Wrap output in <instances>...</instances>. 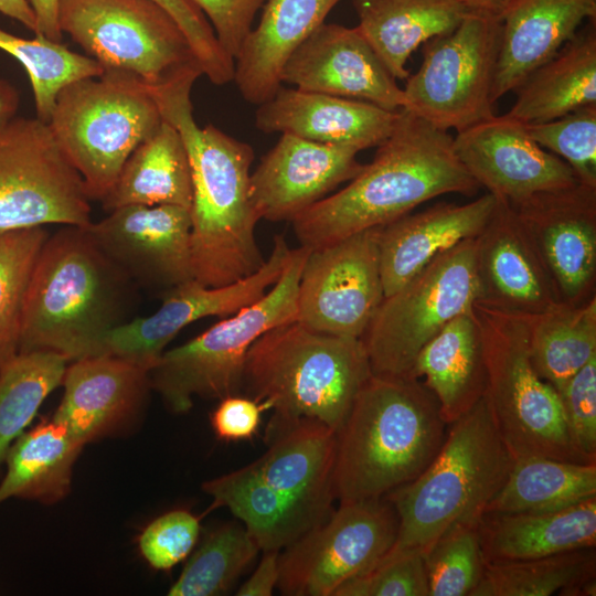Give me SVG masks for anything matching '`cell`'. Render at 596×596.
Here are the masks:
<instances>
[{
	"label": "cell",
	"instance_id": "cell-47",
	"mask_svg": "<svg viewBox=\"0 0 596 596\" xmlns=\"http://www.w3.org/2000/svg\"><path fill=\"white\" fill-rule=\"evenodd\" d=\"M163 8L185 34L205 75L214 85L233 81L234 60L223 50L213 28L192 0H153Z\"/></svg>",
	"mask_w": 596,
	"mask_h": 596
},
{
	"label": "cell",
	"instance_id": "cell-24",
	"mask_svg": "<svg viewBox=\"0 0 596 596\" xmlns=\"http://www.w3.org/2000/svg\"><path fill=\"white\" fill-rule=\"evenodd\" d=\"M398 114L363 100L280 86L258 105L255 126L267 134H289L361 151L383 143Z\"/></svg>",
	"mask_w": 596,
	"mask_h": 596
},
{
	"label": "cell",
	"instance_id": "cell-26",
	"mask_svg": "<svg viewBox=\"0 0 596 596\" xmlns=\"http://www.w3.org/2000/svg\"><path fill=\"white\" fill-rule=\"evenodd\" d=\"M497 202V198L488 192L465 204L439 202L381 226L379 256L384 297L397 290L439 254L465 240L476 238L491 217Z\"/></svg>",
	"mask_w": 596,
	"mask_h": 596
},
{
	"label": "cell",
	"instance_id": "cell-1",
	"mask_svg": "<svg viewBox=\"0 0 596 596\" xmlns=\"http://www.w3.org/2000/svg\"><path fill=\"white\" fill-rule=\"evenodd\" d=\"M200 70L148 88L162 118L180 134L192 177L191 256L193 277L219 287L237 281L265 262L255 228L259 221L251 200L253 148L213 125L200 127L191 89Z\"/></svg>",
	"mask_w": 596,
	"mask_h": 596
},
{
	"label": "cell",
	"instance_id": "cell-28",
	"mask_svg": "<svg viewBox=\"0 0 596 596\" xmlns=\"http://www.w3.org/2000/svg\"><path fill=\"white\" fill-rule=\"evenodd\" d=\"M341 0H266L260 20L234 60L242 97L255 105L272 98L294 52L320 26Z\"/></svg>",
	"mask_w": 596,
	"mask_h": 596
},
{
	"label": "cell",
	"instance_id": "cell-43",
	"mask_svg": "<svg viewBox=\"0 0 596 596\" xmlns=\"http://www.w3.org/2000/svg\"><path fill=\"white\" fill-rule=\"evenodd\" d=\"M479 521L454 525L423 554L428 596L471 595L486 566Z\"/></svg>",
	"mask_w": 596,
	"mask_h": 596
},
{
	"label": "cell",
	"instance_id": "cell-6",
	"mask_svg": "<svg viewBox=\"0 0 596 596\" xmlns=\"http://www.w3.org/2000/svg\"><path fill=\"white\" fill-rule=\"evenodd\" d=\"M513 460L482 397L450 424L428 467L385 496L398 518L392 547L423 555L454 525L479 520L505 481Z\"/></svg>",
	"mask_w": 596,
	"mask_h": 596
},
{
	"label": "cell",
	"instance_id": "cell-37",
	"mask_svg": "<svg viewBox=\"0 0 596 596\" xmlns=\"http://www.w3.org/2000/svg\"><path fill=\"white\" fill-rule=\"evenodd\" d=\"M528 329L531 362L557 392L596 356V297L579 306L521 315Z\"/></svg>",
	"mask_w": 596,
	"mask_h": 596
},
{
	"label": "cell",
	"instance_id": "cell-12",
	"mask_svg": "<svg viewBox=\"0 0 596 596\" xmlns=\"http://www.w3.org/2000/svg\"><path fill=\"white\" fill-rule=\"evenodd\" d=\"M500 44V19L468 11L453 31L422 45L421 67L403 89L404 109L457 132L496 115L491 94Z\"/></svg>",
	"mask_w": 596,
	"mask_h": 596
},
{
	"label": "cell",
	"instance_id": "cell-33",
	"mask_svg": "<svg viewBox=\"0 0 596 596\" xmlns=\"http://www.w3.org/2000/svg\"><path fill=\"white\" fill-rule=\"evenodd\" d=\"M85 445L64 425L43 419L23 432L4 458L0 503L11 498L52 504L71 489L73 466Z\"/></svg>",
	"mask_w": 596,
	"mask_h": 596
},
{
	"label": "cell",
	"instance_id": "cell-35",
	"mask_svg": "<svg viewBox=\"0 0 596 596\" xmlns=\"http://www.w3.org/2000/svg\"><path fill=\"white\" fill-rule=\"evenodd\" d=\"M213 507H225L244 523L259 550L280 551L319 524L275 491L247 465L202 483Z\"/></svg>",
	"mask_w": 596,
	"mask_h": 596
},
{
	"label": "cell",
	"instance_id": "cell-48",
	"mask_svg": "<svg viewBox=\"0 0 596 596\" xmlns=\"http://www.w3.org/2000/svg\"><path fill=\"white\" fill-rule=\"evenodd\" d=\"M557 394L574 447L596 461V356L568 379Z\"/></svg>",
	"mask_w": 596,
	"mask_h": 596
},
{
	"label": "cell",
	"instance_id": "cell-17",
	"mask_svg": "<svg viewBox=\"0 0 596 596\" xmlns=\"http://www.w3.org/2000/svg\"><path fill=\"white\" fill-rule=\"evenodd\" d=\"M510 205L560 302L579 306L595 298L596 187L578 182Z\"/></svg>",
	"mask_w": 596,
	"mask_h": 596
},
{
	"label": "cell",
	"instance_id": "cell-22",
	"mask_svg": "<svg viewBox=\"0 0 596 596\" xmlns=\"http://www.w3.org/2000/svg\"><path fill=\"white\" fill-rule=\"evenodd\" d=\"M61 385L64 393L52 419L84 445L126 429L151 390L148 370L110 355L71 362Z\"/></svg>",
	"mask_w": 596,
	"mask_h": 596
},
{
	"label": "cell",
	"instance_id": "cell-3",
	"mask_svg": "<svg viewBox=\"0 0 596 596\" xmlns=\"http://www.w3.org/2000/svg\"><path fill=\"white\" fill-rule=\"evenodd\" d=\"M137 300V285L86 227L61 226L36 259L19 352H52L68 362L100 355L104 338L132 319Z\"/></svg>",
	"mask_w": 596,
	"mask_h": 596
},
{
	"label": "cell",
	"instance_id": "cell-39",
	"mask_svg": "<svg viewBox=\"0 0 596 596\" xmlns=\"http://www.w3.org/2000/svg\"><path fill=\"white\" fill-rule=\"evenodd\" d=\"M68 361L44 351L18 352L0 365V466L44 400L62 384Z\"/></svg>",
	"mask_w": 596,
	"mask_h": 596
},
{
	"label": "cell",
	"instance_id": "cell-31",
	"mask_svg": "<svg viewBox=\"0 0 596 596\" xmlns=\"http://www.w3.org/2000/svg\"><path fill=\"white\" fill-rule=\"evenodd\" d=\"M508 115L540 124L596 105V24L588 23L514 89Z\"/></svg>",
	"mask_w": 596,
	"mask_h": 596
},
{
	"label": "cell",
	"instance_id": "cell-25",
	"mask_svg": "<svg viewBox=\"0 0 596 596\" xmlns=\"http://www.w3.org/2000/svg\"><path fill=\"white\" fill-rule=\"evenodd\" d=\"M268 449L252 468L275 491L317 522L331 513L337 433L321 422L299 418L267 425Z\"/></svg>",
	"mask_w": 596,
	"mask_h": 596
},
{
	"label": "cell",
	"instance_id": "cell-18",
	"mask_svg": "<svg viewBox=\"0 0 596 596\" xmlns=\"http://www.w3.org/2000/svg\"><path fill=\"white\" fill-rule=\"evenodd\" d=\"M85 227L138 288L162 292L194 278L191 216L185 207L129 204Z\"/></svg>",
	"mask_w": 596,
	"mask_h": 596
},
{
	"label": "cell",
	"instance_id": "cell-29",
	"mask_svg": "<svg viewBox=\"0 0 596 596\" xmlns=\"http://www.w3.org/2000/svg\"><path fill=\"white\" fill-rule=\"evenodd\" d=\"M479 534L486 563L595 547L596 497L557 511L485 513Z\"/></svg>",
	"mask_w": 596,
	"mask_h": 596
},
{
	"label": "cell",
	"instance_id": "cell-9",
	"mask_svg": "<svg viewBox=\"0 0 596 596\" xmlns=\"http://www.w3.org/2000/svg\"><path fill=\"white\" fill-rule=\"evenodd\" d=\"M162 120L148 88L87 77L58 93L49 126L88 199L102 202L126 160Z\"/></svg>",
	"mask_w": 596,
	"mask_h": 596
},
{
	"label": "cell",
	"instance_id": "cell-36",
	"mask_svg": "<svg viewBox=\"0 0 596 596\" xmlns=\"http://www.w3.org/2000/svg\"><path fill=\"white\" fill-rule=\"evenodd\" d=\"M594 497L596 462L526 456L513 460L505 481L485 513L557 511Z\"/></svg>",
	"mask_w": 596,
	"mask_h": 596
},
{
	"label": "cell",
	"instance_id": "cell-30",
	"mask_svg": "<svg viewBox=\"0 0 596 596\" xmlns=\"http://www.w3.org/2000/svg\"><path fill=\"white\" fill-rule=\"evenodd\" d=\"M412 377L436 397L441 416L450 425L485 395L487 372L479 322L471 310L453 319L417 354Z\"/></svg>",
	"mask_w": 596,
	"mask_h": 596
},
{
	"label": "cell",
	"instance_id": "cell-27",
	"mask_svg": "<svg viewBox=\"0 0 596 596\" xmlns=\"http://www.w3.org/2000/svg\"><path fill=\"white\" fill-rule=\"evenodd\" d=\"M595 18L596 0H512L500 18L492 102L514 92L577 33L584 21Z\"/></svg>",
	"mask_w": 596,
	"mask_h": 596
},
{
	"label": "cell",
	"instance_id": "cell-51",
	"mask_svg": "<svg viewBox=\"0 0 596 596\" xmlns=\"http://www.w3.org/2000/svg\"><path fill=\"white\" fill-rule=\"evenodd\" d=\"M279 552L265 551L254 573L236 592L238 596H270L279 579Z\"/></svg>",
	"mask_w": 596,
	"mask_h": 596
},
{
	"label": "cell",
	"instance_id": "cell-8",
	"mask_svg": "<svg viewBox=\"0 0 596 596\" xmlns=\"http://www.w3.org/2000/svg\"><path fill=\"white\" fill-rule=\"evenodd\" d=\"M310 248L290 249L278 280L256 301L185 343L164 351L149 371L151 390L167 407L187 413L195 396L223 398L242 392L245 359L266 331L296 320L301 273Z\"/></svg>",
	"mask_w": 596,
	"mask_h": 596
},
{
	"label": "cell",
	"instance_id": "cell-2",
	"mask_svg": "<svg viewBox=\"0 0 596 596\" xmlns=\"http://www.w3.org/2000/svg\"><path fill=\"white\" fill-rule=\"evenodd\" d=\"M479 184L457 158L453 137L401 109L394 130L373 160L343 189L292 221L300 246L317 248L384 226L436 196L475 194Z\"/></svg>",
	"mask_w": 596,
	"mask_h": 596
},
{
	"label": "cell",
	"instance_id": "cell-44",
	"mask_svg": "<svg viewBox=\"0 0 596 596\" xmlns=\"http://www.w3.org/2000/svg\"><path fill=\"white\" fill-rule=\"evenodd\" d=\"M526 127L538 145L573 169L578 182L596 187V105Z\"/></svg>",
	"mask_w": 596,
	"mask_h": 596
},
{
	"label": "cell",
	"instance_id": "cell-23",
	"mask_svg": "<svg viewBox=\"0 0 596 596\" xmlns=\"http://www.w3.org/2000/svg\"><path fill=\"white\" fill-rule=\"evenodd\" d=\"M497 200L476 237L478 300L520 315L549 310L561 304L555 288L512 206Z\"/></svg>",
	"mask_w": 596,
	"mask_h": 596
},
{
	"label": "cell",
	"instance_id": "cell-5",
	"mask_svg": "<svg viewBox=\"0 0 596 596\" xmlns=\"http://www.w3.org/2000/svg\"><path fill=\"white\" fill-rule=\"evenodd\" d=\"M372 374L361 339L294 320L266 331L251 347L242 390L270 405L268 425L310 418L338 433Z\"/></svg>",
	"mask_w": 596,
	"mask_h": 596
},
{
	"label": "cell",
	"instance_id": "cell-15",
	"mask_svg": "<svg viewBox=\"0 0 596 596\" xmlns=\"http://www.w3.org/2000/svg\"><path fill=\"white\" fill-rule=\"evenodd\" d=\"M380 227L310 248L297 295L296 320L339 337L363 336L384 298Z\"/></svg>",
	"mask_w": 596,
	"mask_h": 596
},
{
	"label": "cell",
	"instance_id": "cell-42",
	"mask_svg": "<svg viewBox=\"0 0 596 596\" xmlns=\"http://www.w3.org/2000/svg\"><path fill=\"white\" fill-rule=\"evenodd\" d=\"M49 235L43 226L0 233V365L19 352L29 285Z\"/></svg>",
	"mask_w": 596,
	"mask_h": 596
},
{
	"label": "cell",
	"instance_id": "cell-46",
	"mask_svg": "<svg viewBox=\"0 0 596 596\" xmlns=\"http://www.w3.org/2000/svg\"><path fill=\"white\" fill-rule=\"evenodd\" d=\"M200 531L199 517L185 509L171 510L142 529L138 549L152 568L169 571L189 556Z\"/></svg>",
	"mask_w": 596,
	"mask_h": 596
},
{
	"label": "cell",
	"instance_id": "cell-11",
	"mask_svg": "<svg viewBox=\"0 0 596 596\" xmlns=\"http://www.w3.org/2000/svg\"><path fill=\"white\" fill-rule=\"evenodd\" d=\"M479 298L476 238H469L383 298L361 337L372 373L411 376L419 351Z\"/></svg>",
	"mask_w": 596,
	"mask_h": 596
},
{
	"label": "cell",
	"instance_id": "cell-13",
	"mask_svg": "<svg viewBox=\"0 0 596 596\" xmlns=\"http://www.w3.org/2000/svg\"><path fill=\"white\" fill-rule=\"evenodd\" d=\"M89 201L49 124L13 118L0 131V233L52 224L85 227L92 223Z\"/></svg>",
	"mask_w": 596,
	"mask_h": 596
},
{
	"label": "cell",
	"instance_id": "cell-20",
	"mask_svg": "<svg viewBox=\"0 0 596 596\" xmlns=\"http://www.w3.org/2000/svg\"><path fill=\"white\" fill-rule=\"evenodd\" d=\"M281 82L393 111L406 105L403 88L356 26L323 22L287 61Z\"/></svg>",
	"mask_w": 596,
	"mask_h": 596
},
{
	"label": "cell",
	"instance_id": "cell-21",
	"mask_svg": "<svg viewBox=\"0 0 596 596\" xmlns=\"http://www.w3.org/2000/svg\"><path fill=\"white\" fill-rule=\"evenodd\" d=\"M359 152L281 134L251 173V200L259 220L291 222L362 170Z\"/></svg>",
	"mask_w": 596,
	"mask_h": 596
},
{
	"label": "cell",
	"instance_id": "cell-45",
	"mask_svg": "<svg viewBox=\"0 0 596 596\" xmlns=\"http://www.w3.org/2000/svg\"><path fill=\"white\" fill-rule=\"evenodd\" d=\"M334 596H428L423 555L391 547L369 570L341 585Z\"/></svg>",
	"mask_w": 596,
	"mask_h": 596
},
{
	"label": "cell",
	"instance_id": "cell-14",
	"mask_svg": "<svg viewBox=\"0 0 596 596\" xmlns=\"http://www.w3.org/2000/svg\"><path fill=\"white\" fill-rule=\"evenodd\" d=\"M397 531L396 511L385 497L340 502L279 552L277 588L287 596H334L394 545Z\"/></svg>",
	"mask_w": 596,
	"mask_h": 596
},
{
	"label": "cell",
	"instance_id": "cell-49",
	"mask_svg": "<svg viewBox=\"0 0 596 596\" xmlns=\"http://www.w3.org/2000/svg\"><path fill=\"white\" fill-rule=\"evenodd\" d=\"M209 20L219 43L233 58L266 0H192Z\"/></svg>",
	"mask_w": 596,
	"mask_h": 596
},
{
	"label": "cell",
	"instance_id": "cell-52",
	"mask_svg": "<svg viewBox=\"0 0 596 596\" xmlns=\"http://www.w3.org/2000/svg\"><path fill=\"white\" fill-rule=\"evenodd\" d=\"M36 18V33L47 39L61 42L63 32L58 24L61 0H28Z\"/></svg>",
	"mask_w": 596,
	"mask_h": 596
},
{
	"label": "cell",
	"instance_id": "cell-7",
	"mask_svg": "<svg viewBox=\"0 0 596 596\" xmlns=\"http://www.w3.org/2000/svg\"><path fill=\"white\" fill-rule=\"evenodd\" d=\"M472 311L482 336L487 372L483 397L512 458L541 456L596 462L574 447L556 390L535 371L523 317L480 300L473 302Z\"/></svg>",
	"mask_w": 596,
	"mask_h": 596
},
{
	"label": "cell",
	"instance_id": "cell-19",
	"mask_svg": "<svg viewBox=\"0 0 596 596\" xmlns=\"http://www.w3.org/2000/svg\"><path fill=\"white\" fill-rule=\"evenodd\" d=\"M453 147L480 188L510 203L578 183L563 159L538 145L526 124L508 114L458 131Z\"/></svg>",
	"mask_w": 596,
	"mask_h": 596
},
{
	"label": "cell",
	"instance_id": "cell-41",
	"mask_svg": "<svg viewBox=\"0 0 596 596\" xmlns=\"http://www.w3.org/2000/svg\"><path fill=\"white\" fill-rule=\"evenodd\" d=\"M258 551L259 547L244 526L237 523L222 524L203 539L168 595L226 594Z\"/></svg>",
	"mask_w": 596,
	"mask_h": 596
},
{
	"label": "cell",
	"instance_id": "cell-4",
	"mask_svg": "<svg viewBox=\"0 0 596 596\" xmlns=\"http://www.w3.org/2000/svg\"><path fill=\"white\" fill-rule=\"evenodd\" d=\"M446 426L419 379L372 374L337 433L334 498H383L414 480L441 448Z\"/></svg>",
	"mask_w": 596,
	"mask_h": 596
},
{
	"label": "cell",
	"instance_id": "cell-34",
	"mask_svg": "<svg viewBox=\"0 0 596 596\" xmlns=\"http://www.w3.org/2000/svg\"><path fill=\"white\" fill-rule=\"evenodd\" d=\"M100 203L108 212L129 204H171L190 210L189 157L179 131L170 123L163 119L158 129L132 151Z\"/></svg>",
	"mask_w": 596,
	"mask_h": 596
},
{
	"label": "cell",
	"instance_id": "cell-50",
	"mask_svg": "<svg viewBox=\"0 0 596 596\" xmlns=\"http://www.w3.org/2000/svg\"><path fill=\"white\" fill-rule=\"evenodd\" d=\"M270 409L265 401L248 395H230L220 400L210 422L217 439L224 443L251 440L258 432L264 412Z\"/></svg>",
	"mask_w": 596,
	"mask_h": 596
},
{
	"label": "cell",
	"instance_id": "cell-55",
	"mask_svg": "<svg viewBox=\"0 0 596 596\" xmlns=\"http://www.w3.org/2000/svg\"><path fill=\"white\" fill-rule=\"evenodd\" d=\"M512 0H464L469 11L500 19Z\"/></svg>",
	"mask_w": 596,
	"mask_h": 596
},
{
	"label": "cell",
	"instance_id": "cell-38",
	"mask_svg": "<svg viewBox=\"0 0 596 596\" xmlns=\"http://www.w3.org/2000/svg\"><path fill=\"white\" fill-rule=\"evenodd\" d=\"M595 547L511 562L486 563L470 596H595Z\"/></svg>",
	"mask_w": 596,
	"mask_h": 596
},
{
	"label": "cell",
	"instance_id": "cell-16",
	"mask_svg": "<svg viewBox=\"0 0 596 596\" xmlns=\"http://www.w3.org/2000/svg\"><path fill=\"white\" fill-rule=\"evenodd\" d=\"M289 248L276 235L273 248L255 273L227 285L205 286L194 278L160 292L161 305L150 316L135 317L103 340L100 355H110L150 371L182 329L207 317H228L259 299L278 280Z\"/></svg>",
	"mask_w": 596,
	"mask_h": 596
},
{
	"label": "cell",
	"instance_id": "cell-10",
	"mask_svg": "<svg viewBox=\"0 0 596 596\" xmlns=\"http://www.w3.org/2000/svg\"><path fill=\"white\" fill-rule=\"evenodd\" d=\"M58 24L100 64V77L153 88L202 71L179 24L153 0H61Z\"/></svg>",
	"mask_w": 596,
	"mask_h": 596
},
{
	"label": "cell",
	"instance_id": "cell-54",
	"mask_svg": "<svg viewBox=\"0 0 596 596\" xmlns=\"http://www.w3.org/2000/svg\"><path fill=\"white\" fill-rule=\"evenodd\" d=\"M19 94L8 81L0 79V131L14 118Z\"/></svg>",
	"mask_w": 596,
	"mask_h": 596
},
{
	"label": "cell",
	"instance_id": "cell-53",
	"mask_svg": "<svg viewBox=\"0 0 596 596\" xmlns=\"http://www.w3.org/2000/svg\"><path fill=\"white\" fill-rule=\"evenodd\" d=\"M0 13L36 33V18L28 0H0Z\"/></svg>",
	"mask_w": 596,
	"mask_h": 596
},
{
	"label": "cell",
	"instance_id": "cell-40",
	"mask_svg": "<svg viewBox=\"0 0 596 596\" xmlns=\"http://www.w3.org/2000/svg\"><path fill=\"white\" fill-rule=\"evenodd\" d=\"M0 50L25 68L34 96L36 118L49 124L58 93L68 84L100 77V64L89 56L68 50L43 34L24 39L0 28Z\"/></svg>",
	"mask_w": 596,
	"mask_h": 596
},
{
	"label": "cell",
	"instance_id": "cell-32",
	"mask_svg": "<svg viewBox=\"0 0 596 596\" xmlns=\"http://www.w3.org/2000/svg\"><path fill=\"white\" fill-rule=\"evenodd\" d=\"M356 28L395 79H405L411 54L453 31L468 13L464 0H353Z\"/></svg>",
	"mask_w": 596,
	"mask_h": 596
}]
</instances>
